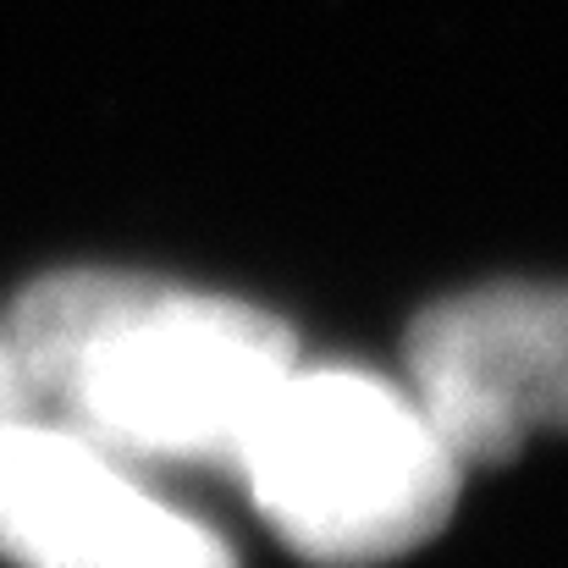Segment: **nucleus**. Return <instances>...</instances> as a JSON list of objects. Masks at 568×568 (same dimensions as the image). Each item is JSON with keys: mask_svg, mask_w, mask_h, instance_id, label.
Wrapping results in <instances>:
<instances>
[{"mask_svg": "<svg viewBox=\"0 0 568 568\" xmlns=\"http://www.w3.org/2000/svg\"><path fill=\"white\" fill-rule=\"evenodd\" d=\"M408 386L464 469L568 430V282H497L430 304L408 332Z\"/></svg>", "mask_w": 568, "mask_h": 568, "instance_id": "20e7f679", "label": "nucleus"}, {"mask_svg": "<svg viewBox=\"0 0 568 568\" xmlns=\"http://www.w3.org/2000/svg\"><path fill=\"white\" fill-rule=\"evenodd\" d=\"M11 343L33 403L128 464H237L298 365L293 332L221 293L133 271H61L22 293Z\"/></svg>", "mask_w": 568, "mask_h": 568, "instance_id": "f257e3e1", "label": "nucleus"}, {"mask_svg": "<svg viewBox=\"0 0 568 568\" xmlns=\"http://www.w3.org/2000/svg\"><path fill=\"white\" fill-rule=\"evenodd\" d=\"M0 558L17 568H237L232 547L155 497L67 419H0Z\"/></svg>", "mask_w": 568, "mask_h": 568, "instance_id": "7ed1b4c3", "label": "nucleus"}, {"mask_svg": "<svg viewBox=\"0 0 568 568\" xmlns=\"http://www.w3.org/2000/svg\"><path fill=\"white\" fill-rule=\"evenodd\" d=\"M232 469L260 519L326 568L425 547L464 486V464L414 386L359 365H293Z\"/></svg>", "mask_w": 568, "mask_h": 568, "instance_id": "f03ea898", "label": "nucleus"}, {"mask_svg": "<svg viewBox=\"0 0 568 568\" xmlns=\"http://www.w3.org/2000/svg\"><path fill=\"white\" fill-rule=\"evenodd\" d=\"M22 408H33V386H28V371L17 359L11 332H0V419L6 414H22Z\"/></svg>", "mask_w": 568, "mask_h": 568, "instance_id": "39448f33", "label": "nucleus"}]
</instances>
